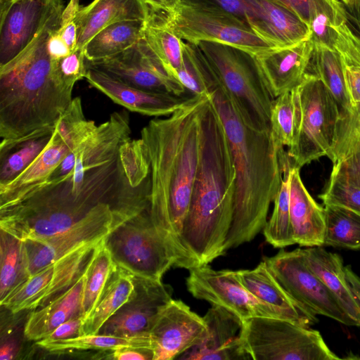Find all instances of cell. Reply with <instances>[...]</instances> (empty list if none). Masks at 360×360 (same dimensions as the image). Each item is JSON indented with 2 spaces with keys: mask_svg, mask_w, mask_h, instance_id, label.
I'll return each instance as SVG.
<instances>
[{
  "mask_svg": "<svg viewBox=\"0 0 360 360\" xmlns=\"http://www.w3.org/2000/svg\"><path fill=\"white\" fill-rule=\"evenodd\" d=\"M207 97H195L141 131L150 165L148 212L167 245L174 267L198 266L182 232L189 210L201 152V117Z\"/></svg>",
  "mask_w": 360,
  "mask_h": 360,
  "instance_id": "cell-1",
  "label": "cell"
},
{
  "mask_svg": "<svg viewBox=\"0 0 360 360\" xmlns=\"http://www.w3.org/2000/svg\"><path fill=\"white\" fill-rule=\"evenodd\" d=\"M225 129L235 167L236 195L225 250L252 240L263 230L280 189L283 167L271 129L243 112L220 79L208 95Z\"/></svg>",
  "mask_w": 360,
  "mask_h": 360,
  "instance_id": "cell-2",
  "label": "cell"
},
{
  "mask_svg": "<svg viewBox=\"0 0 360 360\" xmlns=\"http://www.w3.org/2000/svg\"><path fill=\"white\" fill-rule=\"evenodd\" d=\"M60 1L34 40L0 66V137L14 139L53 127L71 104L74 86L61 77L47 50L49 34L60 27Z\"/></svg>",
  "mask_w": 360,
  "mask_h": 360,
  "instance_id": "cell-3",
  "label": "cell"
},
{
  "mask_svg": "<svg viewBox=\"0 0 360 360\" xmlns=\"http://www.w3.org/2000/svg\"><path fill=\"white\" fill-rule=\"evenodd\" d=\"M201 152L182 238L197 266L225 252L232 224L236 174L221 118L209 96L201 117Z\"/></svg>",
  "mask_w": 360,
  "mask_h": 360,
  "instance_id": "cell-4",
  "label": "cell"
},
{
  "mask_svg": "<svg viewBox=\"0 0 360 360\" xmlns=\"http://www.w3.org/2000/svg\"><path fill=\"white\" fill-rule=\"evenodd\" d=\"M291 92L295 122L287 152L291 165L300 169L322 157L330 159L341 119L338 102L321 80L308 73Z\"/></svg>",
  "mask_w": 360,
  "mask_h": 360,
  "instance_id": "cell-5",
  "label": "cell"
},
{
  "mask_svg": "<svg viewBox=\"0 0 360 360\" xmlns=\"http://www.w3.org/2000/svg\"><path fill=\"white\" fill-rule=\"evenodd\" d=\"M242 346L253 360H338L321 333L291 321L255 316L243 321Z\"/></svg>",
  "mask_w": 360,
  "mask_h": 360,
  "instance_id": "cell-6",
  "label": "cell"
},
{
  "mask_svg": "<svg viewBox=\"0 0 360 360\" xmlns=\"http://www.w3.org/2000/svg\"><path fill=\"white\" fill-rule=\"evenodd\" d=\"M197 44L243 112L257 126L270 129L274 98L264 82L255 55L218 42L202 41Z\"/></svg>",
  "mask_w": 360,
  "mask_h": 360,
  "instance_id": "cell-7",
  "label": "cell"
},
{
  "mask_svg": "<svg viewBox=\"0 0 360 360\" xmlns=\"http://www.w3.org/2000/svg\"><path fill=\"white\" fill-rule=\"evenodd\" d=\"M103 243L116 265L134 276L162 280L175 261L148 209L110 230Z\"/></svg>",
  "mask_w": 360,
  "mask_h": 360,
  "instance_id": "cell-8",
  "label": "cell"
},
{
  "mask_svg": "<svg viewBox=\"0 0 360 360\" xmlns=\"http://www.w3.org/2000/svg\"><path fill=\"white\" fill-rule=\"evenodd\" d=\"M86 118L79 97L71 104L56 124L50 142L36 160L17 178L0 186V210L11 207L44 183L67 154L96 129Z\"/></svg>",
  "mask_w": 360,
  "mask_h": 360,
  "instance_id": "cell-9",
  "label": "cell"
},
{
  "mask_svg": "<svg viewBox=\"0 0 360 360\" xmlns=\"http://www.w3.org/2000/svg\"><path fill=\"white\" fill-rule=\"evenodd\" d=\"M102 240L85 244L41 269L1 300V307L17 313L46 305L70 289L85 273Z\"/></svg>",
  "mask_w": 360,
  "mask_h": 360,
  "instance_id": "cell-10",
  "label": "cell"
},
{
  "mask_svg": "<svg viewBox=\"0 0 360 360\" xmlns=\"http://www.w3.org/2000/svg\"><path fill=\"white\" fill-rule=\"evenodd\" d=\"M269 270L289 296L300 307L349 326L356 323L345 311L323 283L311 270L303 249L281 250L264 259Z\"/></svg>",
  "mask_w": 360,
  "mask_h": 360,
  "instance_id": "cell-11",
  "label": "cell"
},
{
  "mask_svg": "<svg viewBox=\"0 0 360 360\" xmlns=\"http://www.w3.org/2000/svg\"><path fill=\"white\" fill-rule=\"evenodd\" d=\"M167 15L175 32L188 42H218L255 56L276 49L258 37L248 23L231 15L183 4Z\"/></svg>",
  "mask_w": 360,
  "mask_h": 360,
  "instance_id": "cell-12",
  "label": "cell"
},
{
  "mask_svg": "<svg viewBox=\"0 0 360 360\" xmlns=\"http://www.w3.org/2000/svg\"><path fill=\"white\" fill-rule=\"evenodd\" d=\"M186 286L196 299L221 306L242 321L255 316L283 319L275 309L259 300L242 285L236 271L216 270L209 264L198 266L189 270Z\"/></svg>",
  "mask_w": 360,
  "mask_h": 360,
  "instance_id": "cell-13",
  "label": "cell"
},
{
  "mask_svg": "<svg viewBox=\"0 0 360 360\" xmlns=\"http://www.w3.org/2000/svg\"><path fill=\"white\" fill-rule=\"evenodd\" d=\"M113 219L111 206L102 203L64 232L42 240L23 241L30 276L75 249L103 240L110 231Z\"/></svg>",
  "mask_w": 360,
  "mask_h": 360,
  "instance_id": "cell-14",
  "label": "cell"
},
{
  "mask_svg": "<svg viewBox=\"0 0 360 360\" xmlns=\"http://www.w3.org/2000/svg\"><path fill=\"white\" fill-rule=\"evenodd\" d=\"M86 65L141 89L179 96L186 94L182 84L167 73L143 37L119 54L96 61L86 60Z\"/></svg>",
  "mask_w": 360,
  "mask_h": 360,
  "instance_id": "cell-15",
  "label": "cell"
},
{
  "mask_svg": "<svg viewBox=\"0 0 360 360\" xmlns=\"http://www.w3.org/2000/svg\"><path fill=\"white\" fill-rule=\"evenodd\" d=\"M134 276V290L124 305L98 333L122 337L148 336L162 309L172 300V288L162 280Z\"/></svg>",
  "mask_w": 360,
  "mask_h": 360,
  "instance_id": "cell-16",
  "label": "cell"
},
{
  "mask_svg": "<svg viewBox=\"0 0 360 360\" xmlns=\"http://www.w3.org/2000/svg\"><path fill=\"white\" fill-rule=\"evenodd\" d=\"M207 332L203 317L184 302L172 300L160 312L150 336L153 360H172L198 345Z\"/></svg>",
  "mask_w": 360,
  "mask_h": 360,
  "instance_id": "cell-17",
  "label": "cell"
},
{
  "mask_svg": "<svg viewBox=\"0 0 360 360\" xmlns=\"http://www.w3.org/2000/svg\"><path fill=\"white\" fill-rule=\"evenodd\" d=\"M60 0H1L0 66L34 40Z\"/></svg>",
  "mask_w": 360,
  "mask_h": 360,
  "instance_id": "cell-18",
  "label": "cell"
},
{
  "mask_svg": "<svg viewBox=\"0 0 360 360\" xmlns=\"http://www.w3.org/2000/svg\"><path fill=\"white\" fill-rule=\"evenodd\" d=\"M309 39L342 58L345 65L360 67V36L350 25L340 1L311 0Z\"/></svg>",
  "mask_w": 360,
  "mask_h": 360,
  "instance_id": "cell-19",
  "label": "cell"
},
{
  "mask_svg": "<svg viewBox=\"0 0 360 360\" xmlns=\"http://www.w3.org/2000/svg\"><path fill=\"white\" fill-rule=\"evenodd\" d=\"M85 79L115 103L148 116H169L186 106L193 96L156 93L128 84L109 74L86 65Z\"/></svg>",
  "mask_w": 360,
  "mask_h": 360,
  "instance_id": "cell-20",
  "label": "cell"
},
{
  "mask_svg": "<svg viewBox=\"0 0 360 360\" xmlns=\"http://www.w3.org/2000/svg\"><path fill=\"white\" fill-rule=\"evenodd\" d=\"M203 319L207 328L205 337L178 359H250L240 342L243 321L238 316L221 306L212 304Z\"/></svg>",
  "mask_w": 360,
  "mask_h": 360,
  "instance_id": "cell-21",
  "label": "cell"
},
{
  "mask_svg": "<svg viewBox=\"0 0 360 360\" xmlns=\"http://www.w3.org/2000/svg\"><path fill=\"white\" fill-rule=\"evenodd\" d=\"M314 49L309 38L296 44L255 55L264 82L274 99L291 91L304 80Z\"/></svg>",
  "mask_w": 360,
  "mask_h": 360,
  "instance_id": "cell-22",
  "label": "cell"
},
{
  "mask_svg": "<svg viewBox=\"0 0 360 360\" xmlns=\"http://www.w3.org/2000/svg\"><path fill=\"white\" fill-rule=\"evenodd\" d=\"M245 1L247 23L274 47H288L309 38V25L286 6L270 0Z\"/></svg>",
  "mask_w": 360,
  "mask_h": 360,
  "instance_id": "cell-23",
  "label": "cell"
},
{
  "mask_svg": "<svg viewBox=\"0 0 360 360\" xmlns=\"http://www.w3.org/2000/svg\"><path fill=\"white\" fill-rule=\"evenodd\" d=\"M242 285L255 297L275 309L283 319L305 328L318 322L316 315L296 303L281 287L262 260L252 269L236 271Z\"/></svg>",
  "mask_w": 360,
  "mask_h": 360,
  "instance_id": "cell-24",
  "label": "cell"
},
{
  "mask_svg": "<svg viewBox=\"0 0 360 360\" xmlns=\"http://www.w3.org/2000/svg\"><path fill=\"white\" fill-rule=\"evenodd\" d=\"M150 11L144 0H94L81 8L73 20L77 27L76 49H84L98 32L110 25L146 20Z\"/></svg>",
  "mask_w": 360,
  "mask_h": 360,
  "instance_id": "cell-25",
  "label": "cell"
},
{
  "mask_svg": "<svg viewBox=\"0 0 360 360\" xmlns=\"http://www.w3.org/2000/svg\"><path fill=\"white\" fill-rule=\"evenodd\" d=\"M290 216L295 244L304 247L323 245L325 221L323 207L304 186L300 169L291 165Z\"/></svg>",
  "mask_w": 360,
  "mask_h": 360,
  "instance_id": "cell-26",
  "label": "cell"
},
{
  "mask_svg": "<svg viewBox=\"0 0 360 360\" xmlns=\"http://www.w3.org/2000/svg\"><path fill=\"white\" fill-rule=\"evenodd\" d=\"M86 276V270L66 292L46 305L30 311L24 330L27 340H40L63 323L78 317L84 319L82 297Z\"/></svg>",
  "mask_w": 360,
  "mask_h": 360,
  "instance_id": "cell-27",
  "label": "cell"
},
{
  "mask_svg": "<svg viewBox=\"0 0 360 360\" xmlns=\"http://www.w3.org/2000/svg\"><path fill=\"white\" fill-rule=\"evenodd\" d=\"M303 252L311 270L360 327V303L347 283L341 257L321 246L309 247L303 249Z\"/></svg>",
  "mask_w": 360,
  "mask_h": 360,
  "instance_id": "cell-28",
  "label": "cell"
},
{
  "mask_svg": "<svg viewBox=\"0 0 360 360\" xmlns=\"http://www.w3.org/2000/svg\"><path fill=\"white\" fill-rule=\"evenodd\" d=\"M56 125L25 136L1 139L0 143V186L21 174L41 154L53 134Z\"/></svg>",
  "mask_w": 360,
  "mask_h": 360,
  "instance_id": "cell-29",
  "label": "cell"
},
{
  "mask_svg": "<svg viewBox=\"0 0 360 360\" xmlns=\"http://www.w3.org/2000/svg\"><path fill=\"white\" fill-rule=\"evenodd\" d=\"M143 39L167 73L176 78L182 62L184 41L169 22L167 13L151 9L145 20Z\"/></svg>",
  "mask_w": 360,
  "mask_h": 360,
  "instance_id": "cell-30",
  "label": "cell"
},
{
  "mask_svg": "<svg viewBox=\"0 0 360 360\" xmlns=\"http://www.w3.org/2000/svg\"><path fill=\"white\" fill-rule=\"evenodd\" d=\"M134 287V276L115 264L96 307L84 320L82 335L98 333L105 322L128 300Z\"/></svg>",
  "mask_w": 360,
  "mask_h": 360,
  "instance_id": "cell-31",
  "label": "cell"
},
{
  "mask_svg": "<svg viewBox=\"0 0 360 360\" xmlns=\"http://www.w3.org/2000/svg\"><path fill=\"white\" fill-rule=\"evenodd\" d=\"M145 20H126L98 32L84 47L86 60L96 61L119 54L143 37Z\"/></svg>",
  "mask_w": 360,
  "mask_h": 360,
  "instance_id": "cell-32",
  "label": "cell"
},
{
  "mask_svg": "<svg viewBox=\"0 0 360 360\" xmlns=\"http://www.w3.org/2000/svg\"><path fill=\"white\" fill-rule=\"evenodd\" d=\"M345 65L336 52L314 44L307 73L323 82L338 102L342 112L352 113L353 107L347 87Z\"/></svg>",
  "mask_w": 360,
  "mask_h": 360,
  "instance_id": "cell-33",
  "label": "cell"
},
{
  "mask_svg": "<svg viewBox=\"0 0 360 360\" xmlns=\"http://www.w3.org/2000/svg\"><path fill=\"white\" fill-rule=\"evenodd\" d=\"M176 78L193 97L208 96L219 82L199 46L188 41L183 43L182 62Z\"/></svg>",
  "mask_w": 360,
  "mask_h": 360,
  "instance_id": "cell-34",
  "label": "cell"
},
{
  "mask_svg": "<svg viewBox=\"0 0 360 360\" xmlns=\"http://www.w3.org/2000/svg\"><path fill=\"white\" fill-rule=\"evenodd\" d=\"M35 345L53 354H63L87 350L99 351L101 353L111 352L122 347H145L153 349L150 335L122 337L101 333L89 334L56 341L40 340ZM154 352V351H153Z\"/></svg>",
  "mask_w": 360,
  "mask_h": 360,
  "instance_id": "cell-35",
  "label": "cell"
},
{
  "mask_svg": "<svg viewBox=\"0 0 360 360\" xmlns=\"http://www.w3.org/2000/svg\"><path fill=\"white\" fill-rule=\"evenodd\" d=\"M280 161L283 167L282 182L274 201L271 216L263 229L266 241L276 248H283L295 244L290 216L291 163L287 153L281 155Z\"/></svg>",
  "mask_w": 360,
  "mask_h": 360,
  "instance_id": "cell-36",
  "label": "cell"
},
{
  "mask_svg": "<svg viewBox=\"0 0 360 360\" xmlns=\"http://www.w3.org/2000/svg\"><path fill=\"white\" fill-rule=\"evenodd\" d=\"M30 277L23 241L1 229L0 301Z\"/></svg>",
  "mask_w": 360,
  "mask_h": 360,
  "instance_id": "cell-37",
  "label": "cell"
},
{
  "mask_svg": "<svg viewBox=\"0 0 360 360\" xmlns=\"http://www.w3.org/2000/svg\"><path fill=\"white\" fill-rule=\"evenodd\" d=\"M323 245L360 249V214L340 205L323 204Z\"/></svg>",
  "mask_w": 360,
  "mask_h": 360,
  "instance_id": "cell-38",
  "label": "cell"
},
{
  "mask_svg": "<svg viewBox=\"0 0 360 360\" xmlns=\"http://www.w3.org/2000/svg\"><path fill=\"white\" fill-rule=\"evenodd\" d=\"M360 186V125L350 113L341 112L336 141L330 158Z\"/></svg>",
  "mask_w": 360,
  "mask_h": 360,
  "instance_id": "cell-39",
  "label": "cell"
},
{
  "mask_svg": "<svg viewBox=\"0 0 360 360\" xmlns=\"http://www.w3.org/2000/svg\"><path fill=\"white\" fill-rule=\"evenodd\" d=\"M115 266V264L103 240L96 248L86 269L82 297L84 320L96 307Z\"/></svg>",
  "mask_w": 360,
  "mask_h": 360,
  "instance_id": "cell-40",
  "label": "cell"
},
{
  "mask_svg": "<svg viewBox=\"0 0 360 360\" xmlns=\"http://www.w3.org/2000/svg\"><path fill=\"white\" fill-rule=\"evenodd\" d=\"M319 198L323 204L340 205L360 214V186L337 163H333L329 179Z\"/></svg>",
  "mask_w": 360,
  "mask_h": 360,
  "instance_id": "cell-41",
  "label": "cell"
},
{
  "mask_svg": "<svg viewBox=\"0 0 360 360\" xmlns=\"http://www.w3.org/2000/svg\"><path fill=\"white\" fill-rule=\"evenodd\" d=\"M295 106L291 91L275 98L271 104L270 129L276 146H290L293 139Z\"/></svg>",
  "mask_w": 360,
  "mask_h": 360,
  "instance_id": "cell-42",
  "label": "cell"
},
{
  "mask_svg": "<svg viewBox=\"0 0 360 360\" xmlns=\"http://www.w3.org/2000/svg\"><path fill=\"white\" fill-rule=\"evenodd\" d=\"M58 67L63 79L68 84L74 86L77 81L86 76L87 68L84 49H76L68 56L59 60Z\"/></svg>",
  "mask_w": 360,
  "mask_h": 360,
  "instance_id": "cell-43",
  "label": "cell"
},
{
  "mask_svg": "<svg viewBox=\"0 0 360 360\" xmlns=\"http://www.w3.org/2000/svg\"><path fill=\"white\" fill-rule=\"evenodd\" d=\"M17 318V313L12 312V323L11 321L6 324L4 329L1 328V347H0V359L1 360H11L18 358L20 355L22 350L20 340L22 338H26L25 331H19L25 328V325L20 328L15 326Z\"/></svg>",
  "mask_w": 360,
  "mask_h": 360,
  "instance_id": "cell-44",
  "label": "cell"
},
{
  "mask_svg": "<svg viewBox=\"0 0 360 360\" xmlns=\"http://www.w3.org/2000/svg\"><path fill=\"white\" fill-rule=\"evenodd\" d=\"M181 4L231 15L247 23L245 0H181Z\"/></svg>",
  "mask_w": 360,
  "mask_h": 360,
  "instance_id": "cell-45",
  "label": "cell"
},
{
  "mask_svg": "<svg viewBox=\"0 0 360 360\" xmlns=\"http://www.w3.org/2000/svg\"><path fill=\"white\" fill-rule=\"evenodd\" d=\"M345 75L353 112L360 115V67L345 65Z\"/></svg>",
  "mask_w": 360,
  "mask_h": 360,
  "instance_id": "cell-46",
  "label": "cell"
},
{
  "mask_svg": "<svg viewBox=\"0 0 360 360\" xmlns=\"http://www.w3.org/2000/svg\"><path fill=\"white\" fill-rule=\"evenodd\" d=\"M82 317L72 319L65 321L54 329L49 335L41 340L56 341L75 338L82 335Z\"/></svg>",
  "mask_w": 360,
  "mask_h": 360,
  "instance_id": "cell-47",
  "label": "cell"
},
{
  "mask_svg": "<svg viewBox=\"0 0 360 360\" xmlns=\"http://www.w3.org/2000/svg\"><path fill=\"white\" fill-rule=\"evenodd\" d=\"M105 357L116 360H153L154 352L150 348L145 347H122L107 353Z\"/></svg>",
  "mask_w": 360,
  "mask_h": 360,
  "instance_id": "cell-48",
  "label": "cell"
},
{
  "mask_svg": "<svg viewBox=\"0 0 360 360\" xmlns=\"http://www.w3.org/2000/svg\"><path fill=\"white\" fill-rule=\"evenodd\" d=\"M59 27L52 30L47 41L48 52L51 58L56 61L68 56L72 52L61 37L58 31Z\"/></svg>",
  "mask_w": 360,
  "mask_h": 360,
  "instance_id": "cell-49",
  "label": "cell"
},
{
  "mask_svg": "<svg viewBox=\"0 0 360 360\" xmlns=\"http://www.w3.org/2000/svg\"><path fill=\"white\" fill-rule=\"evenodd\" d=\"M282 4L296 13L308 25L311 16V0H270ZM340 1V0H330Z\"/></svg>",
  "mask_w": 360,
  "mask_h": 360,
  "instance_id": "cell-50",
  "label": "cell"
},
{
  "mask_svg": "<svg viewBox=\"0 0 360 360\" xmlns=\"http://www.w3.org/2000/svg\"><path fill=\"white\" fill-rule=\"evenodd\" d=\"M58 31L71 51L75 50L77 44V27L74 20L64 27H60Z\"/></svg>",
  "mask_w": 360,
  "mask_h": 360,
  "instance_id": "cell-51",
  "label": "cell"
},
{
  "mask_svg": "<svg viewBox=\"0 0 360 360\" xmlns=\"http://www.w3.org/2000/svg\"><path fill=\"white\" fill-rule=\"evenodd\" d=\"M347 18L355 32L360 36V0H351L349 5L345 6Z\"/></svg>",
  "mask_w": 360,
  "mask_h": 360,
  "instance_id": "cell-52",
  "label": "cell"
},
{
  "mask_svg": "<svg viewBox=\"0 0 360 360\" xmlns=\"http://www.w3.org/2000/svg\"><path fill=\"white\" fill-rule=\"evenodd\" d=\"M79 3V0H70L68 6L63 8L61 15L60 27H64L75 19L81 8Z\"/></svg>",
  "mask_w": 360,
  "mask_h": 360,
  "instance_id": "cell-53",
  "label": "cell"
},
{
  "mask_svg": "<svg viewBox=\"0 0 360 360\" xmlns=\"http://www.w3.org/2000/svg\"><path fill=\"white\" fill-rule=\"evenodd\" d=\"M345 273L349 287L360 303V278L352 270L350 266H345Z\"/></svg>",
  "mask_w": 360,
  "mask_h": 360,
  "instance_id": "cell-54",
  "label": "cell"
},
{
  "mask_svg": "<svg viewBox=\"0 0 360 360\" xmlns=\"http://www.w3.org/2000/svg\"><path fill=\"white\" fill-rule=\"evenodd\" d=\"M167 13L174 12L181 5V0H161Z\"/></svg>",
  "mask_w": 360,
  "mask_h": 360,
  "instance_id": "cell-55",
  "label": "cell"
},
{
  "mask_svg": "<svg viewBox=\"0 0 360 360\" xmlns=\"http://www.w3.org/2000/svg\"><path fill=\"white\" fill-rule=\"evenodd\" d=\"M151 9L156 11H165L164 6L161 0H144Z\"/></svg>",
  "mask_w": 360,
  "mask_h": 360,
  "instance_id": "cell-56",
  "label": "cell"
},
{
  "mask_svg": "<svg viewBox=\"0 0 360 360\" xmlns=\"http://www.w3.org/2000/svg\"><path fill=\"white\" fill-rule=\"evenodd\" d=\"M340 1L345 6H347L349 4L351 0H340Z\"/></svg>",
  "mask_w": 360,
  "mask_h": 360,
  "instance_id": "cell-57",
  "label": "cell"
},
{
  "mask_svg": "<svg viewBox=\"0 0 360 360\" xmlns=\"http://www.w3.org/2000/svg\"><path fill=\"white\" fill-rule=\"evenodd\" d=\"M350 114H352L356 118V120H357V122H359V124L360 125V115H358L355 114L354 112H352Z\"/></svg>",
  "mask_w": 360,
  "mask_h": 360,
  "instance_id": "cell-58",
  "label": "cell"
}]
</instances>
